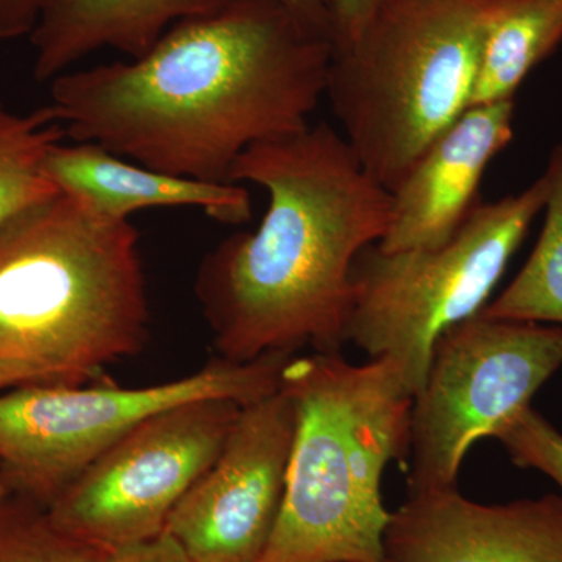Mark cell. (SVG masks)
Here are the masks:
<instances>
[{
  "mask_svg": "<svg viewBox=\"0 0 562 562\" xmlns=\"http://www.w3.org/2000/svg\"><path fill=\"white\" fill-rule=\"evenodd\" d=\"M331 40L273 0H231L172 25L136 60L68 70L50 110L76 143L155 171L228 183L254 144L305 131Z\"/></svg>",
  "mask_w": 562,
  "mask_h": 562,
  "instance_id": "6da1fadb",
  "label": "cell"
},
{
  "mask_svg": "<svg viewBox=\"0 0 562 562\" xmlns=\"http://www.w3.org/2000/svg\"><path fill=\"white\" fill-rule=\"evenodd\" d=\"M243 181L268 191V211L257 231L214 247L195 277L217 357L341 353L351 266L390 227L391 192L328 122L244 150L228 176Z\"/></svg>",
  "mask_w": 562,
  "mask_h": 562,
  "instance_id": "7a4b0ae2",
  "label": "cell"
},
{
  "mask_svg": "<svg viewBox=\"0 0 562 562\" xmlns=\"http://www.w3.org/2000/svg\"><path fill=\"white\" fill-rule=\"evenodd\" d=\"M149 319L132 221L58 192L0 227V391L102 382Z\"/></svg>",
  "mask_w": 562,
  "mask_h": 562,
  "instance_id": "3957f363",
  "label": "cell"
},
{
  "mask_svg": "<svg viewBox=\"0 0 562 562\" xmlns=\"http://www.w3.org/2000/svg\"><path fill=\"white\" fill-rule=\"evenodd\" d=\"M281 387L297 422L279 519L257 562H383V473L409 453L413 394L401 368L294 355Z\"/></svg>",
  "mask_w": 562,
  "mask_h": 562,
  "instance_id": "277c9868",
  "label": "cell"
},
{
  "mask_svg": "<svg viewBox=\"0 0 562 562\" xmlns=\"http://www.w3.org/2000/svg\"><path fill=\"white\" fill-rule=\"evenodd\" d=\"M506 0H382L331 43L327 98L366 172L392 191L471 106L484 33Z\"/></svg>",
  "mask_w": 562,
  "mask_h": 562,
  "instance_id": "5b68a950",
  "label": "cell"
},
{
  "mask_svg": "<svg viewBox=\"0 0 562 562\" xmlns=\"http://www.w3.org/2000/svg\"><path fill=\"white\" fill-rule=\"evenodd\" d=\"M546 171L519 194L473 205L435 249L366 247L351 266L347 342L401 368L413 397L443 331L482 312L549 198Z\"/></svg>",
  "mask_w": 562,
  "mask_h": 562,
  "instance_id": "8992f818",
  "label": "cell"
},
{
  "mask_svg": "<svg viewBox=\"0 0 562 562\" xmlns=\"http://www.w3.org/2000/svg\"><path fill=\"white\" fill-rule=\"evenodd\" d=\"M294 355L249 362L216 357L201 371L143 387L102 382L0 394V468L11 495L47 509L74 480L140 422L180 403L224 397L249 405L280 390Z\"/></svg>",
  "mask_w": 562,
  "mask_h": 562,
  "instance_id": "52a82bcc",
  "label": "cell"
},
{
  "mask_svg": "<svg viewBox=\"0 0 562 562\" xmlns=\"http://www.w3.org/2000/svg\"><path fill=\"white\" fill-rule=\"evenodd\" d=\"M562 368V327L483 312L432 346L409 420L408 494L458 486L473 443L495 438Z\"/></svg>",
  "mask_w": 562,
  "mask_h": 562,
  "instance_id": "ba28073f",
  "label": "cell"
},
{
  "mask_svg": "<svg viewBox=\"0 0 562 562\" xmlns=\"http://www.w3.org/2000/svg\"><path fill=\"white\" fill-rule=\"evenodd\" d=\"M241 408L206 397L140 422L55 498L46 509L52 524L110 552L158 538L220 457Z\"/></svg>",
  "mask_w": 562,
  "mask_h": 562,
  "instance_id": "9c48e42d",
  "label": "cell"
},
{
  "mask_svg": "<svg viewBox=\"0 0 562 562\" xmlns=\"http://www.w3.org/2000/svg\"><path fill=\"white\" fill-rule=\"evenodd\" d=\"M283 387L244 405L220 457L173 508L165 532L192 562H257L283 503L294 442Z\"/></svg>",
  "mask_w": 562,
  "mask_h": 562,
  "instance_id": "30bf717a",
  "label": "cell"
},
{
  "mask_svg": "<svg viewBox=\"0 0 562 562\" xmlns=\"http://www.w3.org/2000/svg\"><path fill=\"white\" fill-rule=\"evenodd\" d=\"M383 562H562V494L495 505L458 486L408 494L391 513Z\"/></svg>",
  "mask_w": 562,
  "mask_h": 562,
  "instance_id": "8fae6325",
  "label": "cell"
},
{
  "mask_svg": "<svg viewBox=\"0 0 562 562\" xmlns=\"http://www.w3.org/2000/svg\"><path fill=\"white\" fill-rule=\"evenodd\" d=\"M516 102L471 106L424 151L391 191L383 251L435 249L453 238L491 161L514 138Z\"/></svg>",
  "mask_w": 562,
  "mask_h": 562,
  "instance_id": "7c38bea8",
  "label": "cell"
},
{
  "mask_svg": "<svg viewBox=\"0 0 562 562\" xmlns=\"http://www.w3.org/2000/svg\"><path fill=\"white\" fill-rule=\"evenodd\" d=\"M47 176L63 194L79 199L113 221H131L150 209H201L227 225L251 220V199L235 183H213L155 171L94 143L58 144L46 162Z\"/></svg>",
  "mask_w": 562,
  "mask_h": 562,
  "instance_id": "4fadbf2b",
  "label": "cell"
},
{
  "mask_svg": "<svg viewBox=\"0 0 562 562\" xmlns=\"http://www.w3.org/2000/svg\"><path fill=\"white\" fill-rule=\"evenodd\" d=\"M231 0H35L33 77L52 81L92 52L136 60L177 22L203 16Z\"/></svg>",
  "mask_w": 562,
  "mask_h": 562,
  "instance_id": "5bb4252c",
  "label": "cell"
},
{
  "mask_svg": "<svg viewBox=\"0 0 562 562\" xmlns=\"http://www.w3.org/2000/svg\"><path fill=\"white\" fill-rule=\"evenodd\" d=\"M561 43L562 0H506L484 33L471 106L514 101L528 74Z\"/></svg>",
  "mask_w": 562,
  "mask_h": 562,
  "instance_id": "9a60e30c",
  "label": "cell"
},
{
  "mask_svg": "<svg viewBox=\"0 0 562 562\" xmlns=\"http://www.w3.org/2000/svg\"><path fill=\"white\" fill-rule=\"evenodd\" d=\"M546 173L550 190L541 235L516 279L482 312L562 327V143L550 154Z\"/></svg>",
  "mask_w": 562,
  "mask_h": 562,
  "instance_id": "2e32d148",
  "label": "cell"
},
{
  "mask_svg": "<svg viewBox=\"0 0 562 562\" xmlns=\"http://www.w3.org/2000/svg\"><path fill=\"white\" fill-rule=\"evenodd\" d=\"M66 136L49 105L22 114L0 98V227L60 192L46 162Z\"/></svg>",
  "mask_w": 562,
  "mask_h": 562,
  "instance_id": "e0dca14e",
  "label": "cell"
},
{
  "mask_svg": "<svg viewBox=\"0 0 562 562\" xmlns=\"http://www.w3.org/2000/svg\"><path fill=\"white\" fill-rule=\"evenodd\" d=\"M111 553L58 530L25 498L10 495L0 505V562H105Z\"/></svg>",
  "mask_w": 562,
  "mask_h": 562,
  "instance_id": "ac0fdd59",
  "label": "cell"
},
{
  "mask_svg": "<svg viewBox=\"0 0 562 562\" xmlns=\"http://www.w3.org/2000/svg\"><path fill=\"white\" fill-rule=\"evenodd\" d=\"M495 439L517 468L546 473L562 491V432L541 413L528 406Z\"/></svg>",
  "mask_w": 562,
  "mask_h": 562,
  "instance_id": "d6986e66",
  "label": "cell"
},
{
  "mask_svg": "<svg viewBox=\"0 0 562 562\" xmlns=\"http://www.w3.org/2000/svg\"><path fill=\"white\" fill-rule=\"evenodd\" d=\"M105 562H192L171 536L162 532L151 541L116 550Z\"/></svg>",
  "mask_w": 562,
  "mask_h": 562,
  "instance_id": "ffe728a7",
  "label": "cell"
},
{
  "mask_svg": "<svg viewBox=\"0 0 562 562\" xmlns=\"http://www.w3.org/2000/svg\"><path fill=\"white\" fill-rule=\"evenodd\" d=\"M35 13V0H0V40L31 35Z\"/></svg>",
  "mask_w": 562,
  "mask_h": 562,
  "instance_id": "44dd1931",
  "label": "cell"
},
{
  "mask_svg": "<svg viewBox=\"0 0 562 562\" xmlns=\"http://www.w3.org/2000/svg\"><path fill=\"white\" fill-rule=\"evenodd\" d=\"M273 2L290 11L314 31L324 33L331 40L335 0H273Z\"/></svg>",
  "mask_w": 562,
  "mask_h": 562,
  "instance_id": "7402d4cb",
  "label": "cell"
},
{
  "mask_svg": "<svg viewBox=\"0 0 562 562\" xmlns=\"http://www.w3.org/2000/svg\"><path fill=\"white\" fill-rule=\"evenodd\" d=\"M380 2L382 0H335L331 43L353 31Z\"/></svg>",
  "mask_w": 562,
  "mask_h": 562,
  "instance_id": "603a6c76",
  "label": "cell"
},
{
  "mask_svg": "<svg viewBox=\"0 0 562 562\" xmlns=\"http://www.w3.org/2000/svg\"><path fill=\"white\" fill-rule=\"evenodd\" d=\"M10 495L9 486H7L5 480H3L2 468H0V505H2Z\"/></svg>",
  "mask_w": 562,
  "mask_h": 562,
  "instance_id": "cb8c5ba5",
  "label": "cell"
}]
</instances>
